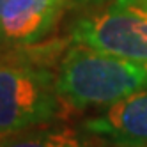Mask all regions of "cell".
Returning <instances> with one entry per match:
<instances>
[{
  "mask_svg": "<svg viewBox=\"0 0 147 147\" xmlns=\"http://www.w3.org/2000/svg\"><path fill=\"white\" fill-rule=\"evenodd\" d=\"M147 89V64L73 43L57 69V90L69 108H107Z\"/></svg>",
  "mask_w": 147,
  "mask_h": 147,
  "instance_id": "6da1fadb",
  "label": "cell"
},
{
  "mask_svg": "<svg viewBox=\"0 0 147 147\" xmlns=\"http://www.w3.org/2000/svg\"><path fill=\"white\" fill-rule=\"evenodd\" d=\"M57 75L25 60H0V140L51 122L60 107Z\"/></svg>",
  "mask_w": 147,
  "mask_h": 147,
  "instance_id": "7a4b0ae2",
  "label": "cell"
},
{
  "mask_svg": "<svg viewBox=\"0 0 147 147\" xmlns=\"http://www.w3.org/2000/svg\"><path fill=\"white\" fill-rule=\"evenodd\" d=\"M71 41L147 64V0H107L73 22Z\"/></svg>",
  "mask_w": 147,
  "mask_h": 147,
  "instance_id": "3957f363",
  "label": "cell"
},
{
  "mask_svg": "<svg viewBox=\"0 0 147 147\" xmlns=\"http://www.w3.org/2000/svg\"><path fill=\"white\" fill-rule=\"evenodd\" d=\"M80 128L92 138L121 145H147V89L83 119Z\"/></svg>",
  "mask_w": 147,
  "mask_h": 147,
  "instance_id": "277c9868",
  "label": "cell"
},
{
  "mask_svg": "<svg viewBox=\"0 0 147 147\" xmlns=\"http://www.w3.org/2000/svg\"><path fill=\"white\" fill-rule=\"evenodd\" d=\"M67 0H0V34L9 46H30L55 28Z\"/></svg>",
  "mask_w": 147,
  "mask_h": 147,
  "instance_id": "5b68a950",
  "label": "cell"
},
{
  "mask_svg": "<svg viewBox=\"0 0 147 147\" xmlns=\"http://www.w3.org/2000/svg\"><path fill=\"white\" fill-rule=\"evenodd\" d=\"M0 147H90L89 135L82 128L48 126L32 128L0 140Z\"/></svg>",
  "mask_w": 147,
  "mask_h": 147,
  "instance_id": "8992f818",
  "label": "cell"
},
{
  "mask_svg": "<svg viewBox=\"0 0 147 147\" xmlns=\"http://www.w3.org/2000/svg\"><path fill=\"white\" fill-rule=\"evenodd\" d=\"M107 0H67V9L75 7V9H85V11H90L94 7L103 5Z\"/></svg>",
  "mask_w": 147,
  "mask_h": 147,
  "instance_id": "52a82bcc",
  "label": "cell"
},
{
  "mask_svg": "<svg viewBox=\"0 0 147 147\" xmlns=\"http://www.w3.org/2000/svg\"><path fill=\"white\" fill-rule=\"evenodd\" d=\"M4 45H5V43H4V39H2V34H0V50H2Z\"/></svg>",
  "mask_w": 147,
  "mask_h": 147,
  "instance_id": "ba28073f",
  "label": "cell"
},
{
  "mask_svg": "<svg viewBox=\"0 0 147 147\" xmlns=\"http://www.w3.org/2000/svg\"><path fill=\"white\" fill-rule=\"evenodd\" d=\"M121 147H131V145H121ZM133 147H147V145H133Z\"/></svg>",
  "mask_w": 147,
  "mask_h": 147,
  "instance_id": "9c48e42d",
  "label": "cell"
}]
</instances>
